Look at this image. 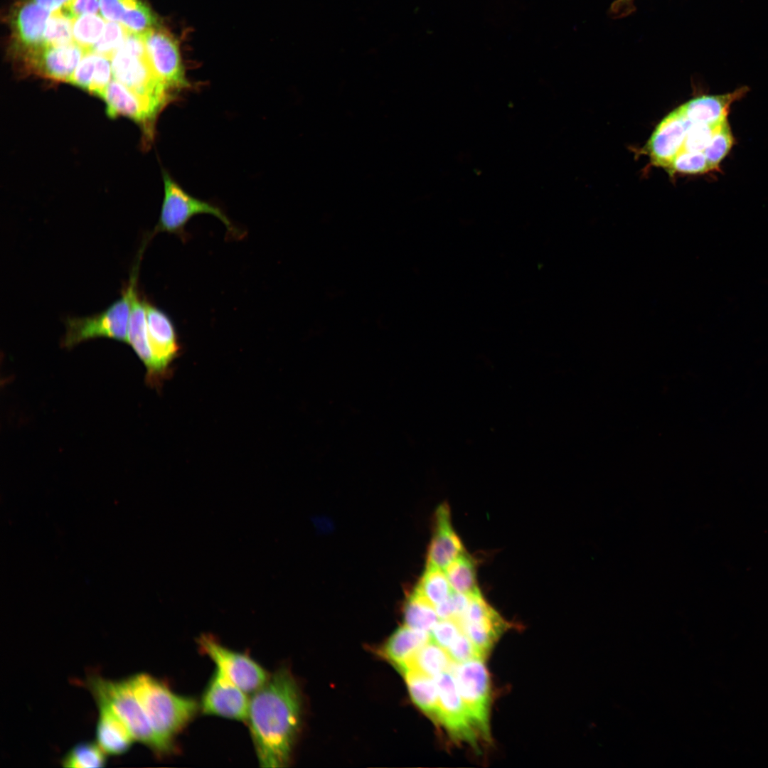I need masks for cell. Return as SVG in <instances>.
Returning <instances> with one entry per match:
<instances>
[{
  "label": "cell",
  "mask_w": 768,
  "mask_h": 768,
  "mask_svg": "<svg viewBox=\"0 0 768 768\" xmlns=\"http://www.w3.org/2000/svg\"><path fill=\"white\" fill-rule=\"evenodd\" d=\"M100 97L106 104L108 116L129 117L151 132L149 127L160 110L147 100L114 79Z\"/></svg>",
  "instance_id": "2e32d148"
},
{
  "label": "cell",
  "mask_w": 768,
  "mask_h": 768,
  "mask_svg": "<svg viewBox=\"0 0 768 768\" xmlns=\"http://www.w3.org/2000/svg\"><path fill=\"white\" fill-rule=\"evenodd\" d=\"M454 662L447 649L431 639L420 648L400 669L401 671H415L433 678L450 671Z\"/></svg>",
  "instance_id": "603a6c76"
},
{
  "label": "cell",
  "mask_w": 768,
  "mask_h": 768,
  "mask_svg": "<svg viewBox=\"0 0 768 768\" xmlns=\"http://www.w3.org/2000/svg\"><path fill=\"white\" fill-rule=\"evenodd\" d=\"M51 13L33 0H24L15 6L10 23L17 54L44 46V32Z\"/></svg>",
  "instance_id": "9a60e30c"
},
{
  "label": "cell",
  "mask_w": 768,
  "mask_h": 768,
  "mask_svg": "<svg viewBox=\"0 0 768 768\" xmlns=\"http://www.w3.org/2000/svg\"><path fill=\"white\" fill-rule=\"evenodd\" d=\"M200 651L208 656L225 676L245 693H254L270 677L267 671L249 655L232 650L210 635L197 641Z\"/></svg>",
  "instance_id": "ba28073f"
},
{
  "label": "cell",
  "mask_w": 768,
  "mask_h": 768,
  "mask_svg": "<svg viewBox=\"0 0 768 768\" xmlns=\"http://www.w3.org/2000/svg\"><path fill=\"white\" fill-rule=\"evenodd\" d=\"M250 698L247 722L257 757L262 767H281L289 760L300 722L296 682L280 668Z\"/></svg>",
  "instance_id": "6da1fadb"
},
{
  "label": "cell",
  "mask_w": 768,
  "mask_h": 768,
  "mask_svg": "<svg viewBox=\"0 0 768 768\" xmlns=\"http://www.w3.org/2000/svg\"><path fill=\"white\" fill-rule=\"evenodd\" d=\"M99 715L96 725V742L109 755L128 752L135 741L130 731L107 705L97 703Z\"/></svg>",
  "instance_id": "d6986e66"
},
{
  "label": "cell",
  "mask_w": 768,
  "mask_h": 768,
  "mask_svg": "<svg viewBox=\"0 0 768 768\" xmlns=\"http://www.w3.org/2000/svg\"><path fill=\"white\" fill-rule=\"evenodd\" d=\"M634 0H614L609 11L614 18H621L630 14L634 11Z\"/></svg>",
  "instance_id": "60d3db41"
},
{
  "label": "cell",
  "mask_w": 768,
  "mask_h": 768,
  "mask_svg": "<svg viewBox=\"0 0 768 768\" xmlns=\"http://www.w3.org/2000/svg\"><path fill=\"white\" fill-rule=\"evenodd\" d=\"M439 693L437 722L456 740L476 745L480 735L460 695L450 671L436 676Z\"/></svg>",
  "instance_id": "30bf717a"
},
{
  "label": "cell",
  "mask_w": 768,
  "mask_h": 768,
  "mask_svg": "<svg viewBox=\"0 0 768 768\" xmlns=\"http://www.w3.org/2000/svg\"><path fill=\"white\" fill-rule=\"evenodd\" d=\"M164 196L154 233L166 232L183 236L186 223L198 214H211L220 220L228 230L236 228L218 206L195 198L184 191L166 171L163 172Z\"/></svg>",
  "instance_id": "5b68a950"
},
{
  "label": "cell",
  "mask_w": 768,
  "mask_h": 768,
  "mask_svg": "<svg viewBox=\"0 0 768 768\" xmlns=\"http://www.w3.org/2000/svg\"><path fill=\"white\" fill-rule=\"evenodd\" d=\"M140 0H99L100 15L107 21L120 23L123 16Z\"/></svg>",
  "instance_id": "f35d334b"
},
{
  "label": "cell",
  "mask_w": 768,
  "mask_h": 768,
  "mask_svg": "<svg viewBox=\"0 0 768 768\" xmlns=\"http://www.w3.org/2000/svg\"><path fill=\"white\" fill-rule=\"evenodd\" d=\"M439 619L435 607L415 588L405 604V625L430 633Z\"/></svg>",
  "instance_id": "d4e9b609"
},
{
  "label": "cell",
  "mask_w": 768,
  "mask_h": 768,
  "mask_svg": "<svg viewBox=\"0 0 768 768\" xmlns=\"http://www.w3.org/2000/svg\"><path fill=\"white\" fill-rule=\"evenodd\" d=\"M454 663H462L485 656L476 648L468 636L462 631L447 649Z\"/></svg>",
  "instance_id": "e575fe53"
},
{
  "label": "cell",
  "mask_w": 768,
  "mask_h": 768,
  "mask_svg": "<svg viewBox=\"0 0 768 768\" xmlns=\"http://www.w3.org/2000/svg\"><path fill=\"white\" fill-rule=\"evenodd\" d=\"M88 50L73 42L41 47L18 53L25 69L46 78L69 82L77 65Z\"/></svg>",
  "instance_id": "8fae6325"
},
{
  "label": "cell",
  "mask_w": 768,
  "mask_h": 768,
  "mask_svg": "<svg viewBox=\"0 0 768 768\" xmlns=\"http://www.w3.org/2000/svg\"><path fill=\"white\" fill-rule=\"evenodd\" d=\"M410 697L427 715L437 720L439 693L435 678L415 671L404 673Z\"/></svg>",
  "instance_id": "cb8c5ba5"
},
{
  "label": "cell",
  "mask_w": 768,
  "mask_h": 768,
  "mask_svg": "<svg viewBox=\"0 0 768 768\" xmlns=\"http://www.w3.org/2000/svg\"><path fill=\"white\" fill-rule=\"evenodd\" d=\"M747 92L748 88L744 86L729 93L699 96L678 109L692 124L718 125L727 119L731 105L742 98Z\"/></svg>",
  "instance_id": "ac0fdd59"
},
{
  "label": "cell",
  "mask_w": 768,
  "mask_h": 768,
  "mask_svg": "<svg viewBox=\"0 0 768 768\" xmlns=\"http://www.w3.org/2000/svg\"><path fill=\"white\" fill-rule=\"evenodd\" d=\"M415 589L434 607L453 592L444 570L430 565H426Z\"/></svg>",
  "instance_id": "83f0119b"
},
{
  "label": "cell",
  "mask_w": 768,
  "mask_h": 768,
  "mask_svg": "<svg viewBox=\"0 0 768 768\" xmlns=\"http://www.w3.org/2000/svg\"><path fill=\"white\" fill-rule=\"evenodd\" d=\"M690 124L678 108L661 120L645 147L654 165L666 169L669 167L674 158L683 149Z\"/></svg>",
  "instance_id": "5bb4252c"
},
{
  "label": "cell",
  "mask_w": 768,
  "mask_h": 768,
  "mask_svg": "<svg viewBox=\"0 0 768 768\" xmlns=\"http://www.w3.org/2000/svg\"><path fill=\"white\" fill-rule=\"evenodd\" d=\"M110 58L114 80L147 100L159 110H161L174 97L154 73L146 52L137 55L119 48Z\"/></svg>",
  "instance_id": "52a82bcc"
},
{
  "label": "cell",
  "mask_w": 768,
  "mask_h": 768,
  "mask_svg": "<svg viewBox=\"0 0 768 768\" xmlns=\"http://www.w3.org/2000/svg\"><path fill=\"white\" fill-rule=\"evenodd\" d=\"M150 65L169 92L188 88L176 41L165 31L154 28L142 33Z\"/></svg>",
  "instance_id": "9c48e42d"
},
{
  "label": "cell",
  "mask_w": 768,
  "mask_h": 768,
  "mask_svg": "<svg viewBox=\"0 0 768 768\" xmlns=\"http://www.w3.org/2000/svg\"><path fill=\"white\" fill-rule=\"evenodd\" d=\"M119 23L129 32L142 34L155 28L157 21L150 9L140 1L123 16Z\"/></svg>",
  "instance_id": "836d02e7"
},
{
  "label": "cell",
  "mask_w": 768,
  "mask_h": 768,
  "mask_svg": "<svg viewBox=\"0 0 768 768\" xmlns=\"http://www.w3.org/2000/svg\"><path fill=\"white\" fill-rule=\"evenodd\" d=\"M127 33L121 23L107 21L101 37L90 51L111 58L124 42Z\"/></svg>",
  "instance_id": "d6a6232c"
},
{
  "label": "cell",
  "mask_w": 768,
  "mask_h": 768,
  "mask_svg": "<svg viewBox=\"0 0 768 768\" xmlns=\"http://www.w3.org/2000/svg\"><path fill=\"white\" fill-rule=\"evenodd\" d=\"M149 345L155 361V375L152 385L159 383L170 371V365L177 357L180 346L174 325L169 316L144 300Z\"/></svg>",
  "instance_id": "4fadbf2b"
},
{
  "label": "cell",
  "mask_w": 768,
  "mask_h": 768,
  "mask_svg": "<svg viewBox=\"0 0 768 768\" xmlns=\"http://www.w3.org/2000/svg\"><path fill=\"white\" fill-rule=\"evenodd\" d=\"M671 172L697 174L713 170L703 151L682 149L667 169Z\"/></svg>",
  "instance_id": "1f68e13d"
},
{
  "label": "cell",
  "mask_w": 768,
  "mask_h": 768,
  "mask_svg": "<svg viewBox=\"0 0 768 768\" xmlns=\"http://www.w3.org/2000/svg\"><path fill=\"white\" fill-rule=\"evenodd\" d=\"M458 623L462 631L484 656L508 626L494 608L475 620Z\"/></svg>",
  "instance_id": "7402d4cb"
},
{
  "label": "cell",
  "mask_w": 768,
  "mask_h": 768,
  "mask_svg": "<svg viewBox=\"0 0 768 768\" xmlns=\"http://www.w3.org/2000/svg\"><path fill=\"white\" fill-rule=\"evenodd\" d=\"M144 300L139 297L136 284L133 288L131 298L128 343L145 365L147 370V381L152 385L156 367L154 358L149 342Z\"/></svg>",
  "instance_id": "ffe728a7"
},
{
  "label": "cell",
  "mask_w": 768,
  "mask_h": 768,
  "mask_svg": "<svg viewBox=\"0 0 768 768\" xmlns=\"http://www.w3.org/2000/svg\"><path fill=\"white\" fill-rule=\"evenodd\" d=\"M107 755L97 742L84 741L72 747L60 762L63 767H103L107 762Z\"/></svg>",
  "instance_id": "4316f807"
},
{
  "label": "cell",
  "mask_w": 768,
  "mask_h": 768,
  "mask_svg": "<svg viewBox=\"0 0 768 768\" xmlns=\"http://www.w3.org/2000/svg\"><path fill=\"white\" fill-rule=\"evenodd\" d=\"M154 732L171 751L176 736L198 710L197 701L174 693L166 684L146 673L127 677Z\"/></svg>",
  "instance_id": "7a4b0ae2"
},
{
  "label": "cell",
  "mask_w": 768,
  "mask_h": 768,
  "mask_svg": "<svg viewBox=\"0 0 768 768\" xmlns=\"http://www.w3.org/2000/svg\"><path fill=\"white\" fill-rule=\"evenodd\" d=\"M734 144V137L727 119L720 124L713 133L703 153L713 170L727 155Z\"/></svg>",
  "instance_id": "4dcf8cb0"
},
{
  "label": "cell",
  "mask_w": 768,
  "mask_h": 768,
  "mask_svg": "<svg viewBox=\"0 0 768 768\" xmlns=\"http://www.w3.org/2000/svg\"><path fill=\"white\" fill-rule=\"evenodd\" d=\"M38 5L41 6L44 9L54 12L60 10L65 5H66L71 0H33Z\"/></svg>",
  "instance_id": "b9f144b4"
},
{
  "label": "cell",
  "mask_w": 768,
  "mask_h": 768,
  "mask_svg": "<svg viewBox=\"0 0 768 768\" xmlns=\"http://www.w3.org/2000/svg\"><path fill=\"white\" fill-rule=\"evenodd\" d=\"M85 684L96 703L108 705L125 724L135 741L158 755L171 752L154 732L127 678L110 680L91 675Z\"/></svg>",
  "instance_id": "3957f363"
},
{
  "label": "cell",
  "mask_w": 768,
  "mask_h": 768,
  "mask_svg": "<svg viewBox=\"0 0 768 768\" xmlns=\"http://www.w3.org/2000/svg\"><path fill=\"white\" fill-rule=\"evenodd\" d=\"M450 671L480 735L489 738L490 682L484 659L474 658L462 663H454Z\"/></svg>",
  "instance_id": "8992f818"
},
{
  "label": "cell",
  "mask_w": 768,
  "mask_h": 768,
  "mask_svg": "<svg viewBox=\"0 0 768 768\" xmlns=\"http://www.w3.org/2000/svg\"><path fill=\"white\" fill-rule=\"evenodd\" d=\"M245 691L215 668L203 693L200 707L205 715L247 720L250 699Z\"/></svg>",
  "instance_id": "7c38bea8"
},
{
  "label": "cell",
  "mask_w": 768,
  "mask_h": 768,
  "mask_svg": "<svg viewBox=\"0 0 768 768\" xmlns=\"http://www.w3.org/2000/svg\"><path fill=\"white\" fill-rule=\"evenodd\" d=\"M430 639L429 632L404 625L390 636L384 646L383 652L386 658L400 669Z\"/></svg>",
  "instance_id": "44dd1931"
},
{
  "label": "cell",
  "mask_w": 768,
  "mask_h": 768,
  "mask_svg": "<svg viewBox=\"0 0 768 768\" xmlns=\"http://www.w3.org/2000/svg\"><path fill=\"white\" fill-rule=\"evenodd\" d=\"M464 552L462 541L452 526L449 507L444 503L435 512L434 528L427 551V565L445 570Z\"/></svg>",
  "instance_id": "e0dca14e"
},
{
  "label": "cell",
  "mask_w": 768,
  "mask_h": 768,
  "mask_svg": "<svg viewBox=\"0 0 768 768\" xmlns=\"http://www.w3.org/2000/svg\"><path fill=\"white\" fill-rule=\"evenodd\" d=\"M95 64L96 53L87 51L77 65L69 82L89 91L95 73Z\"/></svg>",
  "instance_id": "8d00e7d4"
},
{
  "label": "cell",
  "mask_w": 768,
  "mask_h": 768,
  "mask_svg": "<svg viewBox=\"0 0 768 768\" xmlns=\"http://www.w3.org/2000/svg\"><path fill=\"white\" fill-rule=\"evenodd\" d=\"M73 21L74 19L65 15L60 10L52 12L46 23L43 36V45L59 46L74 42L73 37Z\"/></svg>",
  "instance_id": "f546056e"
},
{
  "label": "cell",
  "mask_w": 768,
  "mask_h": 768,
  "mask_svg": "<svg viewBox=\"0 0 768 768\" xmlns=\"http://www.w3.org/2000/svg\"><path fill=\"white\" fill-rule=\"evenodd\" d=\"M105 19L97 14H85L73 21V41L90 51L101 37Z\"/></svg>",
  "instance_id": "f1b7e54d"
},
{
  "label": "cell",
  "mask_w": 768,
  "mask_h": 768,
  "mask_svg": "<svg viewBox=\"0 0 768 768\" xmlns=\"http://www.w3.org/2000/svg\"><path fill=\"white\" fill-rule=\"evenodd\" d=\"M720 124L706 125L691 123L687 130L683 149L703 151Z\"/></svg>",
  "instance_id": "d590c367"
},
{
  "label": "cell",
  "mask_w": 768,
  "mask_h": 768,
  "mask_svg": "<svg viewBox=\"0 0 768 768\" xmlns=\"http://www.w3.org/2000/svg\"><path fill=\"white\" fill-rule=\"evenodd\" d=\"M444 570L453 591L468 595L480 592L475 562L466 552L454 560Z\"/></svg>",
  "instance_id": "484cf974"
},
{
  "label": "cell",
  "mask_w": 768,
  "mask_h": 768,
  "mask_svg": "<svg viewBox=\"0 0 768 768\" xmlns=\"http://www.w3.org/2000/svg\"><path fill=\"white\" fill-rule=\"evenodd\" d=\"M457 621L453 619H439L430 631V639L447 649L462 632Z\"/></svg>",
  "instance_id": "74e56055"
},
{
  "label": "cell",
  "mask_w": 768,
  "mask_h": 768,
  "mask_svg": "<svg viewBox=\"0 0 768 768\" xmlns=\"http://www.w3.org/2000/svg\"><path fill=\"white\" fill-rule=\"evenodd\" d=\"M135 267L122 297L104 311L85 318H68L66 332L63 339L64 347H72L81 341L96 337H107L128 343V326L131 311V298L137 284Z\"/></svg>",
  "instance_id": "277c9868"
},
{
  "label": "cell",
  "mask_w": 768,
  "mask_h": 768,
  "mask_svg": "<svg viewBox=\"0 0 768 768\" xmlns=\"http://www.w3.org/2000/svg\"><path fill=\"white\" fill-rule=\"evenodd\" d=\"M60 11L73 19L85 14H95L100 12L99 0H71Z\"/></svg>",
  "instance_id": "ab89813d"
}]
</instances>
